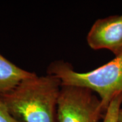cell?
I'll return each mask as SVG.
<instances>
[{"mask_svg": "<svg viewBox=\"0 0 122 122\" xmlns=\"http://www.w3.org/2000/svg\"><path fill=\"white\" fill-rule=\"evenodd\" d=\"M62 83L53 75L35 74L12 90L0 94L10 113L20 122H58L57 108Z\"/></svg>", "mask_w": 122, "mask_h": 122, "instance_id": "obj_1", "label": "cell"}, {"mask_svg": "<svg viewBox=\"0 0 122 122\" xmlns=\"http://www.w3.org/2000/svg\"><path fill=\"white\" fill-rule=\"evenodd\" d=\"M47 73L60 79L62 86L84 87L94 92L107 111L114 98L122 93V54L86 73L75 71L69 62L54 61L48 67Z\"/></svg>", "mask_w": 122, "mask_h": 122, "instance_id": "obj_2", "label": "cell"}, {"mask_svg": "<svg viewBox=\"0 0 122 122\" xmlns=\"http://www.w3.org/2000/svg\"><path fill=\"white\" fill-rule=\"evenodd\" d=\"M105 111L99 97L84 87L62 86L58 101V122H99Z\"/></svg>", "mask_w": 122, "mask_h": 122, "instance_id": "obj_3", "label": "cell"}, {"mask_svg": "<svg viewBox=\"0 0 122 122\" xmlns=\"http://www.w3.org/2000/svg\"><path fill=\"white\" fill-rule=\"evenodd\" d=\"M93 50L106 49L115 56L122 54V14L96 20L87 35Z\"/></svg>", "mask_w": 122, "mask_h": 122, "instance_id": "obj_4", "label": "cell"}, {"mask_svg": "<svg viewBox=\"0 0 122 122\" xmlns=\"http://www.w3.org/2000/svg\"><path fill=\"white\" fill-rule=\"evenodd\" d=\"M35 74L15 65L0 54V94L12 90L22 81Z\"/></svg>", "mask_w": 122, "mask_h": 122, "instance_id": "obj_5", "label": "cell"}, {"mask_svg": "<svg viewBox=\"0 0 122 122\" xmlns=\"http://www.w3.org/2000/svg\"><path fill=\"white\" fill-rule=\"evenodd\" d=\"M122 105V93L114 98L109 105L101 122H118V113Z\"/></svg>", "mask_w": 122, "mask_h": 122, "instance_id": "obj_6", "label": "cell"}, {"mask_svg": "<svg viewBox=\"0 0 122 122\" xmlns=\"http://www.w3.org/2000/svg\"><path fill=\"white\" fill-rule=\"evenodd\" d=\"M0 122H20L14 117L4 102L0 100Z\"/></svg>", "mask_w": 122, "mask_h": 122, "instance_id": "obj_7", "label": "cell"}, {"mask_svg": "<svg viewBox=\"0 0 122 122\" xmlns=\"http://www.w3.org/2000/svg\"><path fill=\"white\" fill-rule=\"evenodd\" d=\"M118 122H122V106L119 111L118 113Z\"/></svg>", "mask_w": 122, "mask_h": 122, "instance_id": "obj_8", "label": "cell"}]
</instances>
